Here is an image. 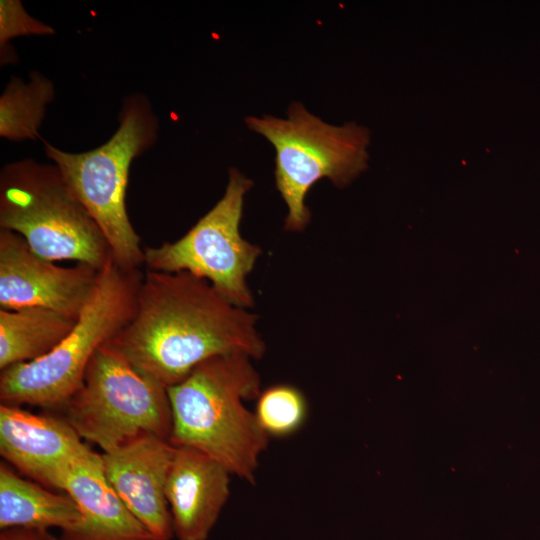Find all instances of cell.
Listing matches in <instances>:
<instances>
[{"label": "cell", "mask_w": 540, "mask_h": 540, "mask_svg": "<svg viewBox=\"0 0 540 540\" xmlns=\"http://www.w3.org/2000/svg\"><path fill=\"white\" fill-rule=\"evenodd\" d=\"M253 359L230 354L210 358L167 388L172 429L169 442L190 447L254 484L270 438L245 402L261 393Z\"/></svg>", "instance_id": "cell-2"}, {"label": "cell", "mask_w": 540, "mask_h": 540, "mask_svg": "<svg viewBox=\"0 0 540 540\" xmlns=\"http://www.w3.org/2000/svg\"><path fill=\"white\" fill-rule=\"evenodd\" d=\"M81 519L80 509L67 493H56L20 477L0 464V530L22 527L65 531Z\"/></svg>", "instance_id": "cell-14"}, {"label": "cell", "mask_w": 540, "mask_h": 540, "mask_svg": "<svg viewBox=\"0 0 540 540\" xmlns=\"http://www.w3.org/2000/svg\"><path fill=\"white\" fill-rule=\"evenodd\" d=\"M166 497L177 540H208L230 497L223 465L190 447H175Z\"/></svg>", "instance_id": "cell-12"}, {"label": "cell", "mask_w": 540, "mask_h": 540, "mask_svg": "<svg viewBox=\"0 0 540 540\" xmlns=\"http://www.w3.org/2000/svg\"><path fill=\"white\" fill-rule=\"evenodd\" d=\"M75 322L43 307L0 309V369L47 355L68 335Z\"/></svg>", "instance_id": "cell-15"}, {"label": "cell", "mask_w": 540, "mask_h": 540, "mask_svg": "<svg viewBox=\"0 0 540 540\" xmlns=\"http://www.w3.org/2000/svg\"><path fill=\"white\" fill-rule=\"evenodd\" d=\"M98 275L81 263L56 265L35 254L19 234L0 229V309L43 307L76 320Z\"/></svg>", "instance_id": "cell-9"}, {"label": "cell", "mask_w": 540, "mask_h": 540, "mask_svg": "<svg viewBox=\"0 0 540 540\" xmlns=\"http://www.w3.org/2000/svg\"><path fill=\"white\" fill-rule=\"evenodd\" d=\"M54 98L53 82L39 71H32L28 81L11 76L0 96V136L14 142L38 139Z\"/></svg>", "instance_id": "cell-16"}, {"label": "cell", "mask_w": 540, "mask_h": 540, "mask_svg": "<svg viewBox=\"0 0 540 540\" xmlns=\"http://www.w3.org/2000/svg\"><path fill=\"white\" fill-rule=\"evenodd\" d=\"M252 185V180L231 168L223 196L186 234L174 242L143 248L147 270L191 273L207 280L234 305L251 309L254 297L247 277L262 250L242 237L240 223Z\"/></svg>", "instance_id": "cell-8"}, {"label": "cell", "mask_w": 540, "mask_h": 540, "mask_svg": "<svg viewBox=\"0 0 540 540\" xmlns=\"http://www.w3.org/2000/svg\"><path fill=\"white\" fill-rule=\"evenodd\" d=\"M254 413L269 438H282L294 434L303 426L308 415V404L298 388L277 384L261 391Z\"/></svg>", "instance_id": "cell-17"}, {"label": "cell", "mask_w": 540, "mask_h": 540, "mask_svg": "<svg viewBox=\"0 0 540 540\" xmlns=\"http://www.w3.org/2000/svg\"><path fill=\"white\" fill-rule=\"evenodd\" d=\"M0 229L19 234L53 262L74 260L100 271L111 255L103 232L53 163L26 158L2 167Z\"/></svg>", "instance_id": "cell-5"}, {"label": "cell", "mask_w": 540, "mask_h": 540, "mask_svg": "<svg viewBox=\"0 0 540 540\" xmlns=\"http://www.w3.org/2000/svg\"><path fill=\"white\" fill-rule=\"evenodd\" d=\"M257 321L251 309L234 305L205 279L147 270L133 317L107 343L140 373L169 388L216 356L261 359L266 344Z\"/></svg>", "instance_id": "cell-1"}, {"label": "cell", "mask_w": 540, "mask_h": 540, "mask_svg": "<svg viewBox=\"0 0 540 540\" xmlns=\"http://www.w3.org/2000/svg\"><path fill=\"white\" fill-rule=\"evenodd\" d=\"M62 410L77 434L103 452L142 433L169 440L172 429L167 388L136 370L107 342L93 355L81 386Z\"/></svg>", "instance_id": "cell-7"}, {"label": "cell", "mask_w": 540, "mask_h": 540, "mask_svg": "<svg viewBox=\"0 0 540 540\" xmlns=\"http://www.w3.org/2000/svg\"><path fill=\"white\" fill-rule=\"evenodd\" d=\"M64 492L77 503L81 519L61 531L60 540H156L108 484L101 454L91 451L71 466Z\"/></svg>", "instance_id": "cell-13"}, {"label": "cell", "mask_w": 540, "mask_h": 540, "mask_svg": "<svg viewBox=\"0 0 540 540\" xmlns=\"http://www.w3.org/2000/svg\"><path fill=\"white\" fill-rule=\"evenodd\" d=\"M53 27L33 18L19 0L0 1V49L10 40L28 35H53Z\"/></svg>", "instance_id": "cell-18"}, {"label": "cell", "mask_w": 540, "mask_h": 540, "mask_svg": "<svg viewBox=\"0 0 540 540\" xmlns=\"http://www.w3.org/2000/svg\"><path fill=\"white\" fill-rule=\"evenodd\" d=\"M142 277L140 270L124 269L110 255L68 335L47 355L1 370V404L62 410L81 386L95 352L133 317Z\"/></svg>", "instance_id": "cell-4"}, {"label": "cell", "mask_w": 540, "mask_h": 540, "mask_svg": "<svg viewBox=\"0 0 540 540\" xmlns=\"http://www.w3.org/2000/svg\"><path fill=\"white\" fill-rule=\"evenodd\" d=\"M175 449L169 440L142 433L101 453L108 484L156 540L174 538L166 485Z\"/></svg>", "instance_id": "cell-10"}, {"label": "cell", "mask_w": 540, "mask_h": 540, "mask_svg": "<svg viewBox=\"0 0 540 540\" xmlns=\"http://www.w3.org/2000/svg\"><path fill=\"white\" fill-rule=\"evenodd\" d=\"M287 117L249 116L246 125L275 148V183L288 208L285 230L303 231L310 222L305 198L323 178L344 188L368 167V128L355 122L335 126L292 102Z\"/></svg>", "instance_id": "cell-6"}, {"label": "cell", "mask_w": 540, "mask_h": 540, "mask_svg": "<svg viewBox=\"0 0 540 540\" xmlns=\"http://www.w3.org/2000/svg\"><path fill=\"white\" fill-rule=\"evenodd\" d=\"M91 451L64 417L0 405V454L34 482L64 492L71 466Z\"/></svg>", "instance_id": "cell-11"}, {"label": "cell", "mask_w": 540, "mask_h": 540, "mask_svg": "<svg viewBox=\"0 0 540 540\" xmlns=\"http://www.w3.org/2000/svg\"><path fill=\"white\" fill-rule=\"evenodd\" d=\"M0 540H60L50 530L13 527L0 530Z\"/></svg>", "instance_id": "cell-19"}, {"label": "cell", "mask_w": 540, "mask_h": 540, "mask_svg": "<svg viewBox=\"0 0 540 540\" xmlns=\"http://www.w3.org/2000/svg\"><path fill=\"white\" fill-rule=\"evenodd\" d=\"M158 129L147 96L133 93L122 101L117 130L99 147L71 153L42 140L47 158L103 232L113 259L127 270L144 265L141 238L126 208L129 169L136 157L156 143Z\"/></svg>", "instance_id": "cell-3"}]
</instances>
